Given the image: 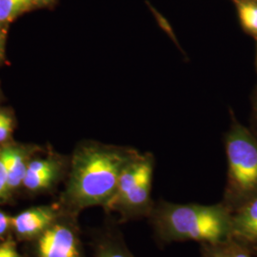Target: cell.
<instances>
[{
	"instance_id": "6da1fadb",
	"label": "cell",
	"mask_w": 257,
	"mask_h": 257,
	"mask_svg": "<svg viewBox=\"0 0 257 257\" xmlns=\"http://www.w3.org/2000/svg\"><path fill=\"white\" fill-rule=\"evenodd\" d=\"M139 154L132 148L88 145L79 149L74 156L68 188L71 202L79 208L107 205L120 175Z\"/></svg>"
},
{
	"instance_id": "7a4b0ae2",
	"label": "cell",
	"mask_w": 257,
	"mask_h": 257,
	"mask_svg": "<svg viewBox=\"0 0 257 257\" xmlns=\"http://www.w3.org/2000/svg\"><path fill=\"white\" fill-rule=\"evenodd\" d=\"M150 217L156 234L165 242L193 240L216 244L230 237L231 212L223 204L160 202L154 205Z\"/></svg>"
},
{
	"instance_id": "3957f363",
	"label": "cell",
	"mask_w": 257,
	"mask_h": 257,
	"mask_svg": "<svg viewBox=\"0 0 257 257\" xmlns=\"http://www.w3.org/2000/svg\"><path fill=\"white\" fill-rule=\"evenodd\" d=\"M225 149L228 177L222 204L232 213L257 195V136L233 114Z\"/></svg>"
},
{
	"instance_id": "277c9868",
	"label": "cell",
	"mask_w": 257,
	"mask_h": 257,
	"mask_svg": "<svg viewBox=\"0 0 257 257\" xmlns=\"http://www.w3.org/2000/svg\"><path fill=\"white\" fill-rule=\"evenodd\" d=\"M38 250L40 257H79L75 234L61 225L45 230L39 240Z\"/></svg>"
},
{
	"instance_id": "5b68a950",
	"label": "cell",
	"mask_w": 257,
	"mask_h": 257,
	"mask_svg": "<svg viewBox=\"0 0 257 257\" xmlns=\"http://www.w3.org/2000/svg\"><path fill=\"white\" fill-rule=\"evenodd\" d=\"M230 238L245 247H257V195L231 213Z\"/></svg>"
},
{
	"instance_id": "8992f818",
	"label": "cell",
	"mask_w": 257,
	"mask_h": 257,
	"mask_svg": "<svg viewBox=\"0 0 257 257\" xmlns=\"http://www.w3.org/2000/svg\"><path fill=\"white\" fill-rule=\"evenodd\" d=\"M152 181L153 174L146 175L123 196L113 209H119L130 216L150 214L154 207L151 199Z\"/></svg>"
},
{
	"instance_id": "52a82bcc",
	"label": "cell",
	"mask_w": 257,
	"mask_h": 257,
	"mask_svg": "<svg viewBox=\"0 0 257 257\" xmlns=\"http://www.w3.org/2000/svg\"><path fill=\"white\" fill-rule=\"evenodd\" d=\"M53 220V211L45 208H37L23 211L11 218V225L19 234L31 236L47 229Z\"/></svg>"
},
{
	"instance_id": "ba28073f",
	"label": "cell",
	"mask_w": 257,
	"mask_h": 257,
	"mask_svg": "<svg viewBox=\"0 0 257 257\" xmlns=\"http://www.w3.org/2000/svg\"><path fill=\"white\" fill-rule=\"evenodd\" d=\"M0 161L6 172L8 189H14L23 183L27 172V166L21 153L13 148L0 150Z\"/></svg>"
},
{
	"instance_id": "9c48e42d",
	"label": "cell",
	"mask_w": 257,
	"mask_h": 257,
	"mask_svg": "<svg viewBox=\"0 0 257 257\" xmlns=\"http://www.w3.org/2000/svg\"><path fill=\"white\" fill-rule=\"evenodd\" d=\"M204 257H251L249 248L232 238L216 244H203Z\"/></svg>"
},
{
	"instance_id": "30bf717a",
	"label": "cell",
	"mask_w": 257,
	"mask_h": 257,
	"mask_svg": "<svg viewBox=\"0 0 257 257\" xmlns=\"http://www.w3.org/2000/svg\"><path fill=\"white\" fill-rule=\"evenodd\" d=\"M245 33L257 40V0H233Z\"/></svg>"
},
{
	"instance_id": "8fae6325",
	"label": "cell",
	"mask_w": 257,
	"mask_h": 257,
	"mask_svg": "<svg viewBox=\"0 0 257 257\" xmlns=\"http://www.w3.org/2000/svg\"><path fill=\"white\" fill-rule=\"evenodd\" d=\"M35 4L34 0H0V22H8Z\"/></svg>"
},
{
	"instance_id": "7c38bea8",
	"label": "cell",
	"mask_w": 257,
	"mask_h": 257,
	"mask_svg": "<svg viewBox=\"0 0 257 257\" xmlns=\"http://www.w3.org/2000/svg\"><path fill=\"white\" fill-rule=\"evenodd\" d=\"M55 174L56 170L49 171L45 173H32L27 171L23 180V184L27 189L32 191L44 189L49 187V185L53 181Z\"/></svg>"
},
{
	"instance_id": "4fadbf2b",
	"label": "cell",
	"mask_w": 257,
	"mask_h": 257,
	"mask_svg": "<svg viewBox=\"0 0 257 257\" xmlns=\"http://www.w3.org/2000/svg\"><path fill=\"white\" fill-rule=\"evenodd\" d=\"M53 170H56V167L53 162L48 160H36L27 166L28 172L32 173H45Z\"/></svg>"
},
{
	"instance_id": "5bb4252c",
	"label": "cell",
	"mask_w": 257,
	"mask_h": 257,
	"mask_svg": "<svg viewBox=\"0 0 257 257\" xmlns=\"http://www.w3.org/2000/svg\"><path fill=\"white\" fill-rule=\"evenodd\" d=\"M13 131V120L9 116H5V118L0 122V142L5 141L9 138Z\"/></svg>"
},
{
	"instance_id": "9a60e30c",
	"label": "cell",
	"mask_w": 257,
	"mask_h": 257,
	"mask_svg": "<svg viewBox=\"0 0 257 257\" xmlns=\"http://www.w3.org/2000/svg\"><path fill=\"white\" fill-rule=\"evenodd\" d=\"M98 257H131V255L121 248H110L104 249Z\"/></svg>"
},
{
	"instance_id": "2e32d148",
	"label": "cell",
	"mask_w": 257,
	"mask_h": 257,
	"mask_svg": "<svg viewBox=\"0 0 257 257\" xmlns=\"http://www.w3.org/2000/svg\"><path fill=\"white\" fill-rule=\"evenodd\" d=\"M0 257H19L13 244L6 243L0 246Z\"/></svg>"
},
{
	"instance_id": "e0dca14e",
	"label": "cell",
	"mask_w": 257,
	"mask_h": 257,
	"mask_svg": "<svg viewBox=\"0 0 257 257\" xmlns=\"http://www.w3.org/2000/svg\"><path fill=\"white\" fill-rule=\"evenodd\" d=\"M8 184H7V176L6 172L3 167L2 162L0 161V197L3 196L8 191Z\"/></svg>"
},
{
	"instance_id": "ac0fdd59",
	"label": "cell",
	"mask_w": 257,
	"mask_h": 257,
	"mask_svg": "<svg viewBox=\"0 0 257 257\" xmlns=\"http://www.w3.org/2000/svg\"><path fill=\"white\" fill-rule=\"evenodd\" d=\"M252 127L251 131L257 136V88L253 94V99H252Z\"/></svg>"
},
{
	"instance_id": "d6986e66",
	"label": "cell",
	"mask_w": 257,
	"mask_h": 257,
	"mask_svg": "<svg viewBox=\"0 0 257 257\" xmlns=\"http://www.w3.org/2000/svg\"><path fill=\"white\" fill-rule=\"evenodd\" d=\"M10 224H11V218L8 217L5 213L0 211V235L7 230L9 228Z\"/></svg>"
},
{
	"instance_id": "ffe728a7",
	"label": "cell",
	"mask_w": 257,
	"mask_h": 257,
	"mask_svg": "<svg viewBox=\"0 0 257 257\" xmlns=\"http://www.w3.org/2000/svg\"><path fill=\"white\" fill-rule=\"evenodd\" d=\"M48 0H34V2H35V4H37V3H41V2H46Z\"/></svg>"
},
{
	"instance_id": "44dd1931",
	"label": "cell",
	"mask_w": 257,
	"mask_h": 257,
	"mask_svg": "<svg viewBox=\"0 0 257 257\" xmlns=\"http://www.w3.org/2000/svg\"><path fill=\"white\" fill-rule=\"evenodd\" d=\"M5 116H6V114H4V113H0V122L5 118Z\"/></svg>"
},
{
	"instance_id": "7402d4cb",
	"label": "cell",
	"mask_w": 257,
	"mask_h": 257,
	"mask_svg": "<svg viewBox=\"0 0 257 257\" xmlns=\"http://www.w3.org/2000/svg\"><path fill=\"white\" fill-rule=\"evenodd\" d=\"M255 64H256V71H257V40H256V59H255Z\"/></svg>"
},
{
	"instance_id": "603a6c76",
	"label": "cell",
	"mask_w": 257,
	"mask_h": 257,
	"mask_svg": "<svg viewBox=\"0 0 257 257\" xmlns=\"http://www.w3.org/2000/svg\"><path fill=\"white\" fill-rule=\"evenodd\" d=\"M1 52H2V50H1V45H0V58H1Z\"/></svg>"
},
{
	"instance_id": "cb8c5ba5",
	"label": "cell",
	"mask_w": 257,
	"mask_h": 257,
	"mask_svg": "<svg viewBox=\"0 0 257 257\" xmlns=\"http://www.w3.org/2000/svg\"><path fill=\"white\" fill-rule=\"evenodd\" d=\"M253 249H254V250H255V251L257 252V247H255V248H253Z\"/></svg>"
}]
</instances>
